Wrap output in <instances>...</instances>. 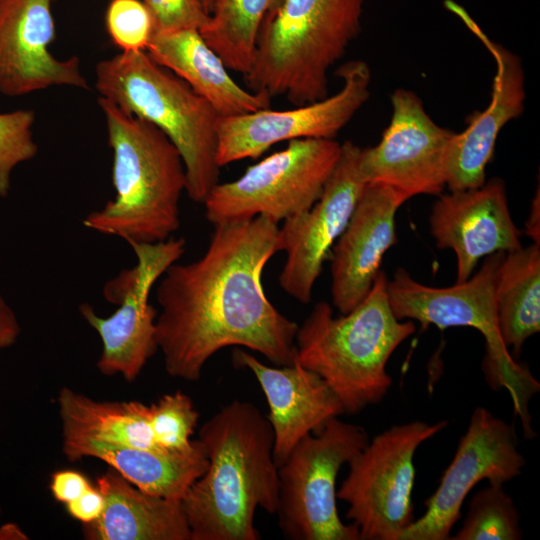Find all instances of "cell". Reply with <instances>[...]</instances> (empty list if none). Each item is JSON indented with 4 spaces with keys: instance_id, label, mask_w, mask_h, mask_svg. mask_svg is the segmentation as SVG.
I'll use <instances>...</instances> for the list:
<instances>
[{
    "instance_id": "cell-29",
    "label": "cell",
    "mask_w": 540,
    "mask_h": 540,
    "mask_svg": "<svg viewBox=\"0 0 540 540\" xmlns=\"http://www.w3.org/2000/svg\"><path fill=\"white\" fill-rule=\"evenodd\" d=\"M35 113L17 109L0 113V197L8 195L13 170L33 159L38 146L33 139Z\"/></svg>"
},
{
    "instance_id": "cell-34",
    "label": "cell",
    "mask_w": 540,
    "mask_h": 540,
    "mask_svg": "<svg viewBox=\"0 0 540 540\" xmlns=\"http://www.w3.org/2000/svg\"><path fill=\"white\" fill-rule=\"evenodd\" d=\"M20 325L12 308L0 293V349L13 345L20 335Z\"/></svg>"
},
{
    "instance_id": "cell-30",
    "label": "cell",
    "mask_w": 540,
    "mask_h": 540,
    "mask_svg": "<svg viewBox=\"0 0 540 540\" xmlns=\"http://www.w3.org/2000/svg\"><path fill=\"white\" fill-rule=\"evenodd\" d=\"M106 27L122 52L146 51L153 35L152 17L140 0H111Z\"/></svg>"
},
{
    "instance_id": "cell-36",
    "label": "cell",
    "mask_w": 540,
    "mask_h": 540,
    "mask_svg": "<svg viewBox=\"0 0 540 540\" xmlns=\"http://www.w3.org/2000/svg\"><path fill=\"white\" fill-rule=\"evenodd\" d=\"M201 2L203 4L205 10L207 11V13L210 14L213 0H201Z\"/></svg>"
},
{
    "instance_id": "cell-5",
    "label": "cell",
    "mask_w": 540,
    "mask_h": 540,
    "mask_svg": "<svg viewBox=\"0 0 540 540\" xmlns=\"http://www.w3.org/2000/svg\"><path fill=\"white\" fill-rule=\"evenodd\" d=\"M364 0H284L264 21L244 82L301 106L328 96V71L361 27Z\"/></svg>"
},
{
    "instance_id": "cell-12",
    "label": "cell",
    "mask_w": 540,
    "mask_h": 540,
    "mask_svg": "<svg viewBox=\"0 0 540 540\" xmlns=\"http://www.w3.org/2000/svg\"><path fill=\"white\" fill-rule=\"evenodd\" d=\"M341 89L321 100L292 109L270 107L217 120V163L257 158L271 146L295 139H334L370 96L371 71L362 60L342 65Z\"/></svg>"
},
{
    "instance_id": "cell-11",
    "label": "cell",
    "mask_w": 540,
    "mask_h": 540,
    "mask_svg": "<svg viewBox=\"0 0 540 540\" xmlns=\"http://www.w3.org/2000/svg\"><path fill=\"white\" fill-rule=\"evenodd\" d=\"M185 245L184 238L173 236L156 243L129 244L136 265L121 271L103 288L106 301L118 306L114 313L101 317L90 304L79 306L81 316L101 339L96 366L102 375H121L132 382L159 350L155 326L158 312L149 296L167 268L182 257Z\"/></svg>"
},
{
    "instance_id": "cell-9",
    "label": "cell",
    "mask_w": 540,
    "mask_h": 540,
    "mask_svg": "<svg viewBox=\"0 0 540 540\" xmlns=\"http://www.w3.org/2000/svg\"><path fill=\"white\" fill-rule=\"evenodd\" d=\"M447 424L413 421L391 426L348 462L337 499L347 503L346 518L358 529L360 540H400L414 521L415 452Z\"/></svg>"
},
{
    "instance_id": "cell-6",
    "label": "cell",
    "mask_w": 540,
    "mask_h": 540,
    "mask_svg": "<svg viewBox=\"0 0 540 540\" xmlns=\"http://www.w3.org/2000/svg\"><path fill=\"white\" fill-rule=\"evenodd\" d=\"M95 87L129 114L159 128L178 150L186 193L204 203L219 183L217 120L212 105L146 51L121 52L98 62Z\"/></svg>"
},
{
    "instance_id": "cell-19",
    "label": "cell",
    "mask_w": 540,
    "mask_h": 540,
    "mask_svg": "<svg viewBox=\"0 0 540 540\" xmlns=\"http://www.w3.org/2000/svg\"><path fill=\"white\" fill-rule=\"evenodd\" d=\"M406 202L394 190L367 184L332 250L331 296L341 314L370 291L386 251L396 243L395 215Z\"/></svg>"
},
{
    "instance_id": "cell-35",
    "label": "cell",
    "mask_w": 540,
    "mask_h": 540,
    "mask_svg": "<svg viewBox=\"0 0 540 540\" xmlns=\"http://www.w3.org/2000/svg\"><path fill=\"white\" fill-rule=\"evenodd\" d=\"M540 198L539 189L532 201L528 219L525 223V233L533 240V243L540 244Z\"/></svg>"
},
{
    "instance_id": "cell-23",
    "label": "cell",
    "mask_w": 540,
    "mask_h": 540,
    "mask_svg": "<svg viewBox=\"0 0 540 540\" xmlns=\"http://www.w3.org/2000/svg\"><path fill=\"white\" fill-rule=\"evenodd\" d=\"M62 451L70 461L97 458L141 491L179 501L208 465L198 439L183 452H158L94 441L62 444Z\"/></svg>"
},
{
    "instance_id": "cell-1",
    "label": "cell",
    "mask_w": 540,
    "mask_h": 540,
    "mask_svg": "<svg viewBox=\"0 0 540 540\" xmlns=\"http://www.w3.org/2000/svg\"><path fill=\"white\" fill-rule=\"evenodd\" d=\"M197 260L173 263L156 298V340L168 375L197 381L222 348L242 346L275 366L296 362L298 325L265 295L262 273L277 252L278 223L265 216L224 222Z\"/></svg>"
},
{
    "instance_id": "cell-25",
    "label": "cell",
    "mask_w": 540,
    "mask_h": 540,
    "mask_svg": "<svg viewBox=\"0 0 540 540\" xmlns=\"http://www.w3.org/2000/svg\"><path fill=\"white\" fill-rule=\"evenodd\" d=\"M495 300L502 341L519 356L524 342L540 331V244L504 254Z\"/></svg>"
},
{
    "instance_id": "cell-22",
    "label": "cell",
    "mask_w": 540,
    "mask_h": 540,
    "mask_svg": "<svg viewBox=\"0 0 540 540\" xmlns=\"http://www.w3.org/2000/svg\"><path fill=\"white\" fill-rule=\"evenodd\" d=\"M100 517L82 525L87 540H190L181 501L147 494L110 468L96 480Z\"/></svg>"
},
{
    "instance_id": "cell-2",
    "label": "cell",
    "mask_w": 540,
    "mask_h": 540,
    "mask_svg": "<svg viewBox=\"0 0 540 540\" xmlns=\"http://www.w3.org/2000/svg\"><path fill=\"white\" fill-rule=\"evenodd\" d=\"M208 459L181 500L190 540H258L257 509L274 515L278 467L269 421L251 402L234 400L200 429Z\"/></svg>"
},
{
    "instance_id": "cell-37",
    "label": "cell",
    "mask_w": 540,
    "mask_h": 540,
    "mask_svg": "<svg viewBox=\"0 0 540 540\" xmlns=\"http://www.w3.org/2000/svg\"><path fill=\"white\" fill-rule=\"evenodd\" d=\"M0 517H1V507H0Z\"/></svg>"
},
{
    "instance_id": "cell-4",
    "label": "cell",
    "mask_w": 540,
    "mask_h": 540,
    "mask_svg": "<svg viewBox=\"0 0 540 540\" xmlns=\"http://www.w3.org/2000/svg\"><path fill=\"white\" fill-rule=\"evenodd\" d=\"M387 281L380 270L366 297L340 317L327 302H317L297 328L296 362L325 381L344 413L383 400L393 383L389 358L416 330L413 321L393 314Z\"/></svg>"
},
{
    "instance_id": "cell-13",
    "label": "cell",
    "mask_w": 540,
    "mask_h": 540,
    "mask_svg": "<svg viewBox=\"0 0 540 540\" xmlns=\"http://www.w3.org/2000/svg\"><path fill=\"white\" fill-rule=\"evenodd\" d=\"M391 105L390 123L379 143L361 149L366 183L386 186L405 201L417 195H439L446 186L456 132L436 124L413 91L395 90Z\"/></svg>"
},
{
    "instance_id": "cell-31",
    "label": "cell",
    "mask_w": 540,
    "mask_h": 540,
    "mask_svg": "<svg viewBox=\"0 0 540 540\" xmlns=\"http://www.w3.org/2000/svg\"><path fill=\"white\" fill-rule=\"evenodd\" d=\"M153 21V34L201 30L209 20L201 0H144Z\"/></svg>"
},
{
    "instance_id": "cell-32",
    "label": "cell",
    "mask_w": 540,
    "mask_h": 540,
    "mask_svg": "<svg viewBox=\"0 0 540 540\" xmlns=\"http://www.w3.org/2000/svg\"><path fill=\"white\" fill-rule=\"evenodd\" d=\"M91 486L89 479L76 470H59L51 475L52 496L63 504L73 501Z\"/></svg>"
},
{
    "instance_id": "cell-26",
    "label": "cell",
    "mask_w": 540,
    "mask_h": 540,
    "mask_svg": "<svg viewBox=\"0 0 540 540\" xmlns=\"http://www.w3.org/2000/svg\"><path fill=\"white\" fill-rule=\"evenodd\" d=\"M283 1L213 0L209 20L199 32L229 70L245 75L265 19Z\"/></svg>"
},
{
    "instance_id": "cell-17",
    "label": "cell",
    "mask_w": 540,
    "mask_h": 540,
    "mask_svg": "<svg viewBox=\"0 0 540 540\" xmlns=\"http://www.w3.org/2000/svg\"><path fill=\"white\" fill-rule=\"evenodd\" d=\"M53 0H0V94L21 96L52 86L88 89L80 60H60L49 45L55 37Z\"/></svg>"
},
{
    "instance_id": "cell-20",
    "label": "cell",
    "mask_w": 540,
    "mask_h": 540,
    "mask_svg": "<svg viewBox=\"0 0 540 540\" xmlns=\"http://www.w3.org/2000/svg\"><path fill=\"white\" fill-rule=\"evenodd\" d=\"M232 360L236 367L251 371L264 393L277 467L302 438L344 413L325 381L298 362L271 367L243 350H235Z\"/></svg>"
},
{
    "instance_id": "cell-16",
    "label": "cell",
    "mask_w": 540,
    "mask_h": 540,
    "mask_svg": "<svg viewBox=\"0 0 540 540\" xmlns=\"http://www.w3.org/2000/svg\"><path fill=\"white\" fill-rule=\"evenodd\" d=\"M444 6L481 41L496 64L490 104L474 113L467 127L455 133L452 141L446 186L449 191H457L485 183L486 166L501 129L524 111L525 77L519 56L491 40L464 7L453 0H445Z\"/></svg>"
},
{
    "instance_id": "cell-8",
    "label": "cell",
    "mask_w": 540,
    "mask_h": 540,
    "mask_svg": "<svg viewBox=\"0 0 540 540\" xmlns=\"http://www.w3.org/2000/svg\"><path fill=\"white\" fill-rule=\"evenodd\" d=\"M369 442L365 429L338 417L302 438L278 466L279 528L292 540H360L356 526L338 513L341 467Z\"/></svg>"
},
{
    "instance_id": "cell-27",
    "label": "cell",
    "mask_w": 540,
    "mask_h": 540,
    "mask_svg": "<svg viewBox=\"0 0 540 540\" xmlns=\"http://www.w3.org/2000/svg\"><path fill=\"white\" fill-rule=\"evenodd\" d=\"M520 514L502 484L489 483L471 498L454 540H520Z\"/></svg>"
},
{
    "instance_id": "cell-7",
    "label": "cell",
    "mask_w": 540,
    "mask_h": 540,
    "mask_svg": "<svg viewBox=\"0 0 540 540\" xmlns=\"http://www.w3.org/2000/svg\"><path fill=\"white\" fill-rule=\"evenodd\" d=\"M504 252L486 256L475 275L450 287H430L414 280L403 268L387 281L391 310L399 320H416L422 328L471 327L486 342L483 371L493 389L505 388L514 413L526 416L540 383L529 368L512 357L504 345L497 321L495 283Z\"/></svg>"
},
{
    "instance_id": "cell-3",
    "label": "cell",
    "mask_w": 540,
    "mask_h": 540,
    "mask_svg": "<svg viewBox=\"0 0 540 540\" xmlns=\"http://www.w3.org/2000/svg\"><path fill=\"white\" fill-rule=\"evenodd\" d=\"M113 153L115 196L89 213L83 225L131 243L167 240L180 227L179 202L186 189L182 158L152 123L99 97Z\"/></svg>"
},
{
    "instance_id": "cell-28",
    "label": "cell",
    "mask_w": 540,
    "mask_h": 540,
    "mask_svg": "<svg viewBox=\"0 0 540 540\" xmlns=\"http://www.w3.org/2000/svg\"><path fill=\"white\" fill-rule=\"evenodd\" d=\"M150 409L154 438L162 451L183 452L192 447L199 413L188 395L181 391L165 394Z\"/></svg>"
},
{
    "instance_id": "cell-10",
    "label": "cell",
    "mask_w": 540,
    "mask_h": 540,
    "mask_svg": "<svg viewBox=\"0 0 540 540\" xmlns=\"http://www.w3.org/2000/svg\"><path fill=\"white\" fill-rule=\"evenodd\" d=\"M341 153L334 139L304 138L218 183L204 201L213 224L265 216L278 223L308 211L322 194Z\"/></svg>"
},
{
    "instance_id": "cell-33",
    "label": "cell",
    "mask_w": 540,
    "mask_h": 540,
    "mask_svg": "<svg viewBox=\"0 0 540 540\" xmlns=\"http://www.w3.org/2000/svg\"><path fill=\"white\" fill-rule=\"evenodd\" d=\"M65 505L68 514L83 525L100 517L105 507V500L98 488L92 485L79 497Z\"/></svg>"
},
{
    "instance_id": "cell-15",
    "label": "cell",
    "mask_w": 540,
    "mask_h": 540,
    "mask_svg": "<svg viewBox=\"0 0 540 540\" xmlns=\"http://www.w3.org/2000/svg\"><path fill=\"white\" fill-rule=\"evenodd\" d=\"M361 149L349 140L341 144L339 160L319 199L308 211L284 220L278 230L277 251L287 255L279 284L302 304L311 301L323 263L367 185L360 168Z\"/></svg>"
},
{
    "instance_id": "cell-18",
    "label": "cell",
    "mask_w": 540,
    "mask_h": 540,
    "mask_svg": "<svg viewBox=\"0 0 540 540\" xmlns=\"http://www.w3.org/2000/svg\"><path fill=\"white\" fill-rule=\"evenodd\" d=\"M429 224L436 246L451 249L456 256V283L467 280L481 258L522 247L521 232L511 217L500 178L440 195L432 206Z\"/></svg>"
},
{
    "instance_id": "cell-21",
    "label": "cell",
    "mask_w": 540,
    "mask_h": 540,
    "mask_svg": "<svg viewBox=\"0 0 540 540\" xmlns=\"http://www.w3.org/2000/svg\"><path fill=\"white\" fill-rule=\"evenodd\" d=\"M146 52L206 99L220 117L254 112L271 105L269 95L247 90L231 77L199 30L154 33Z\"/></svg>"
},
{
    "instance_id": "cell-24",
    "label": "cell",
    "mask_w": 540,
    "mask_h": 540,
    "mask_svg": "<svg viewBox=\"0 0 540 540\" xmlns=\"http://www.w3.org/2000/svg\"><path fill=\"white\" fill-rule=\"evenodd\" d=\"M62 444L94 441L158 452L150 405L140 401H97L68 387L57 397Z\"/></svg>"
},
{
    "instance_id": "cell-14",
    "label": "cell",
    "mask_w": 540,
    "mask_h": 540,
    "mask_svg": "<svg viewBox=\"0 0 540 540\" xmlns=\"http://www.w3.org/2000/svg\"><path fill=\"white\" fill-rule=\"evenodd\" d=\"M517 447L514 426L476 407L438 488L424 502L426 512L403 531L400 540L450 539L464 499L477 483L504 485L521 474L525 458Z\"/></svg>"
}]
</instances>
